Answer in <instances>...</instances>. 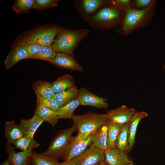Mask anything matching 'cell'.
<instances>
[{"label": "cell", "mask_w": 165, "mask_h": 165, "mask_svg": "<svg viewBox=\"0 0 165 165\" xmlns=\"http://www.w3.org/2000/svg\"><path fill=\"white\" fill-rule=\"evenodd\" d=\"M104 162L107 165H134V163L127 153L116 148L108 149L104 151Z\"/></svg>", "instance_id": "cell-11"}, {"label": "cell", "mask_w": 165, "mask_h": 165, "mask_svg": "<svg viewBox=\"0 0 165 165\" xmlns=\"http://www.w3.org/2000/svg\"><path fill=\"white\" fill-rule=\"evenodd\" d=\"M110 4L115 5L125 11L129 8H133L130 0H115L109 1Z\"/></svg>", "instance_id": "cell-34"}, {"label": "cell", "mask_w": 165, "mask_h": 165, "mask_svg": "<svg viewBox=\"0 0 165 165\" xmlns=\"http://www.w3.org/2000/svg\"><path fill=\"white\" fill-rule=\"evenodd\" d=\"M80 105L79 101L77 98L60 107L57 112L58 118L72 119L74 111Z\"/></svg>", "instance_id": "cell-25"}, {"label": "cell", "mask_w": 165, "mask_h": 165, "mask_svg": "<svg viewBox=\"0 0 165 165\" xmlns=\"http://www.w3.org/2000/svg\"><path fill=\"white\" fill-rule=\"evenodd\" d=\"M28 58L30 57L23 40L16 45L9 52L4 62L5 68L9 70L19 61Z\"/></svg>", "instance_id": "cell-9"}, {"label": "cell", "mask_w": 165, "mask_h": 165, "mask_svg": "<svg viewBox=\"0 0 165 165\" xmlns=\"http://www.w3.org/2000/svg\"><path fill=\"white\" fill-rule=\"evenodd\" d=\"M73 125L78 130L74 137L77 140L94 134L100 128L110 121L107 114L89 112L82 115L73 116Z\"/></svg>", "instance_id": "cell-2"}, {"label": "cell", "mask_w": 165, "mask_h": 165, "mask_svg": "<svg viewBox=\"0 0 165 165\" xmlns=\"http://www.w3.org/2000/svg\"><path fill=\"white\" fill-rule=\"evenodd\" d=\"M57 53L52 46H43L41 50L31 58L43 60L51 63L54 60Z\"/></svg>", "instance_id": "cell-27"}, {"label": "cell", "mask_w": 165, "mask_h": 165, "mask_svg": "<svg viewBox=\"0 0 165 165\" xmlns=\"http://www.w3.org/2000/svg\"><path fill=\"white\" fill-rule=\"evenodd\" d=\"M30 161L29 160L27 165H30Z\"/></svg>", "instance_id": "cell-39"}, {"label": "cell", "mask_w": 165, "mask_h": 165, "mask_svg": "<svg viewBox=\"0 0 165 165\" xmlns=\"http://www.w3.org/2000/svg\"><path fill=\"white\" fill-rule=\"evenodd\" d=\"M60 28L53 27L42 29L31 34L26 39L36 42L43 46H51Z\"/></svg>", "instance_id": "cell-8"}, {"label": "cell", "mask_w": 165, "mask_h": 165, "mask_svg": "<svg viewBox=\"0 0 165 165\" xmlns=\"http://www.w3.org/2000/svg\"><path fill=\"white\" fill-rule=\"evenodd\" d=\"M75 127L73 125L70 128L64 130L57 134L51 141L47 149L42 153L58 160H65L69 149L72 135Z\"/></svg>", "instance_id": "cell-5"}, {"label": "cell", "mask_w": 165, "mask_h": 165, "mask_svg": "<svg viewBox=\"0 0 165 165\" xmlns=\"http://www.w3.org/2000/svg\"><path fill=\"white\" fill-rule=\"evenodd\" d=\"M35 94L42 96L54 98L56 93L53 90L52 82L38 80L32 86Z\"/></svg>", "instance_id": "cell-19"}, {"label": "cell", "mask_w": 165, "mask_h": 165, "mask_svg": "<svg viewBox=\"0 0 165 165\" xmlns=\"http://www.w3.org/2000/svg\"><path fill=\"white\" fill-rule=\"evenodd\" d=\"M35 0H17L12 8L18 14L28 12L35 7Z\"/></svg>", "instance_id": "cell-29"}, {"label": "cell", "mask_w": 165, "mask_h": 165, "mask_svg": "<svg viewBox=\"0 0 165 165\" xmlns=\"http://www.w3.org/2000/svg\"><path fill=\"white\" fill-rule=\"evenodd\" d=\"M123 125L109 121L108 123L107 147L108 149L116 148V141Z\"/></svg>", "instance_id": "cell-23"}, {"label": "cell", "mask_w": 165, "mask_h": 165, "mask_svg": "<svg viewBox=\"0 0 165 165\" xmlns=\"http://www.w3.org/2000/svg\"><path fill=\"white\" fill-rule=\"evenodd\" d=\"M152 1V0H136L134 3L137 7L145 8L148 7Z\"/></svg>", "instance_id": "cell-35"}, {"label": "cell", "mask_w": 165, "mask_h": 165, "mask_svg": "<svg viewBox=\"0 0 165 165\" xmlns=\"http://www.w3.org/2000/svg\"><path fill=\"white\" fill-rule=\"evenodd\" d=\"M77 98L80 105L89 106L99 108H108L107 99L99 97L89 91L86 88L79 90Z\"/></svg>", "instance_id": "cell-7"}, {"label": "cell", "mask_w": 165, "mask_h": 165, "mask_svg": "<svg viewBox=\"0 0 165 165\" xmlns=\"http://www.w3.org/2000/svg\"><path fill=\"white\" fill-rule=\"evenodd\" d=\"M35 94L37 104L42 105L56 112L60 108L58 103L54 98L44 97L37 94Z\"/></svg>", "instance_id": "cell-31"}, {"label": "cell", "mask_w": 165, "mask_h": 165, "mask_svg": "<svg viewBox=\"0 0 165 165\" xmlns=\"http://www.w3.org/2000/svg\"><path fill=\"white\" fill-rule=\"evenodd\" d=\"M56 165H76L74 160L72 159L69 160H64L63 162L58 163Z\"/></svg>", "instance_id": "cell-36"}, {"label": "cell", "mask_w": 165, "mask_h": 165, "mask_svg": "<svg viewBox=\"0 0 165 165\" xmlns=\"http://www.w3.org/2000/svg\"><path fill=\"white\" fill-rule=\"evenodd\" d=\"M129 122L123 125L116 143V148L126 153L130 151L129 143Z\"/></svg>", "instance_id": "cell-24"}, {"label": "cell", "mask_w": 165, "mask_h": 165, "mask_svg": "<svg viewBox=\"0 0 165 165\" xmlns=\"http://www.w3.org/2000/svg\"><path fill=\"white\" fill-rule=\"evenodd\" d=\"M156 8V1L152 0L147 7L141 9H127L121 25L122 33L127 35L135 29L148 25L152 20Z\"/></svg>", "instance_id": "cell-1"}, {"label": "cell", "mask_w": 165, "mask_h": 165, "mask_svg": "<svg viewBox=\"0 0 165 165\" xmlns=\"http://www.w3.org/2000/svg\"><path fill=\"white\" fill-rule=\"evenodd\" d=\"M93 134L78 140L72 137L69 147L64 160H72L84 152L92 143Z\"/></svg>", "instance_id": "cell-12"}, {"label": "cell", "mask_w": 165, "mask_h": 165, "mask_svg": "<svg viewBox=\"0 0 165 165\" xmlns=\"http://www.w3.org/2000/svg\"><path fill=\"white\" fill-rule=\"evenodd\" d=\"M52 83L55 93L62 92L75 86L74 78L68 74L61 75Z\"/></svg>", "instance_id": "cell-21"}, {"label": "cell", "mask_w": 165, "mask_h": 165, "mask_svg": "<svg viewBox=\"0 0 165 165\" xmlns=\"http://www.w3.org/2000/svg\"><path fill=\"white\" fill-rule=\"evenodd\" d=\"M135 110L123 105L116 109L108 111L106 114L110 121L124 125L130 122Z\"/></svg>", "instance_id": "cell-10"}, {"label": "cell", "mask_w": 165, "mask_h": 165, "mask_svg": "<svg viewBox=\"0 0 165 165\" xmlns=\"http://www.w3.org/2000/svg\"><path fill=\"white\" fill-rule=\"evenodd\" d=\"M44 122L42 118L35 114L30 119H21L19 125L24 136L34 138L36 130Z\"/></svg>", "instance_id": "cell-15"}, {"label": "cell", "mask_w": 165, "mask_h": 165, "mask_svg": "<svg viewBox=\"0 0 165 165\" xmlns=\"http://www.w3.org/2000/svg\"><path fill=\"white\" fill-rule=\"evenodd\" d=\"M162 68L164 70H165V64L163 65L162 66Z\"/></svg>", "instance_id": "cell-40"}, {"label": "cell", "mask_w": 165, "mask_h": 165, "mask_svg": "<svg viewBox=\"0 0 165 165\" xmlns=\"http://www.w3.org/2000/svg\"><path fill=\"white\" fill-rule=\"evenodd\" d=\"M73 160L76 165H98L104 161V151L92 144L89 149Z\"/></svg>", "instance_id": "cell-6"}, {"label": "cell", "mask_w": 165, "mask_h": 165, "mask_svg": "<svg viewBox=\"0 0 165 165\" xmlns=\"http://www.w3.org/2000/svg\"><path fill=\"white\" fill-rule=\"evenodd\" d=\"M108 2L101 0H84L82 1V4L85 12L89 14L94 12L98 8L105 5Z\"/></svg>", "instance_id": "cell-30"}, {"label": "cell", "mask_w": 165, "mask_h": 165, "mask_svg": "<svg viewBox=\"0 0 165 165\" xmlns=\"http://www.w3.org/2000/svg\"><path fill=\"white\" fill-rule=\"evenodd\" d=\"M79 92V90L75 86L62 92L56 93L54 99L61 107L77 98Z\"/></svg>", "instance_id": "cell-22"}, {"label": "cell", "mask_w": 165, "mask_h": 165, "mask_svg": "<svg viewBox=\"0 0 165 165\" xmlns=\"http://www.w3.org/2000/svg\"><path fill=\"white\" fill-rule=\"evenodd\" d=\"M108 123L102 126L93 135L92 144L104 151L108 149Z\"/></svg>", "instance_id": "cell-18"}, {"label": "cell", "mask_w": 165, "mask_h": 165, "mask_svg": "<svg viewBox=\"0 0 165 165\" xmlns=\"http://www.w3.org/2000/svg\"><path fill=\"white\" fill-rule=\"evenodd\" d=\"M90 16L89 21L97 28L110 29L117 25H121L125 14V11L110 4Z\"/></svg>", "instance_id": "cell-4"}, {"label": "cell", "mask_w": 165, "mask_h": 165, "mask_svg": "<svg viewBox=\"0 0 165 165\" xmlns=\"http://www.w3.org/2000/svg\"><path fill=\"white\" fill-rule=\"evenodd\" d=\"M23 41L30 58L37 54L43 46L36 42L26 38Z\"/></svg>", "instance_id": "cell-32"}, {"label": "cell", "mask_w": 165, "mask_h": 165, "mask_svg": "<svg viewBox=\"0 0 165 165\" xmlns=\"http://www.w3.org/2000/svg\"><path fill=\"white\" fill-rule=\"evenodd\" d=\"M98 165H107L104 161L101 162Z\"/></svg>", "instance_id": "cell-38"}, {"label": "cell", "mask_w": 165, "mask_h": 165, "mask_svg": "<svg viewBox=\"0 0 165 165\" xmlns=\"http://www.w3.org/2000/svg\"><path fill=\"white\" fill-rule=\"evenodd\" d=\"M60 68L82 72L83 69L73 57V55L62 53H57L51 63Z\"/></svg>", "instance_id": "cell-13"}, {"label": "cell", "mask_w": 165, "mask_h": 165, "mask_svg": "<svg viewBox=\"0 0 165 165\" xmlns=\"http://www.w3.org/2000/svg\"><path fill=\"white\" fill-rule=\"evenodd\" d=\"M89 33L87 29L72 30L60 28L52 46L57 53L73 55L79 43Z\"/></svg>", "instance_id": "cell-3"}, {"label": "cell", "mask_w": 165, "mask_h": 165, "mask_svg": "<svg viewBox=\"0 0 165 165\" xmlns=\"http://www.w3.org/2000/svg\"><path fill=\"white\" fill-rule=\"evenodd\" d=\"M5 136L8 143L13 144L24 136L19 125L13 121H7L5 123Z\"/></svg>", "instance_id": "cell-17"}, {"label": "cell", "mask_w": 165, "mask_h": 165, "mask_svg": "<svg viewBox=\"0 0 165 165\" xmlns=\"http://www.w3.org/2000/svg\"><path fill=\"white\" fill-rule=\"evenodd\" d=\"M13 144L16 148L20 149L22 151L32 150L33 148L39 146V144L34 138H29L24 136Z\"/></svg>", "instance_id": "cell-28"}, {"label": "cell", "mask_w": 165, "mask_h": 165, "mask_svg": "<svg viewBox=\"0 0 165 165\" xmlns=\"http://www.w3.org/2000/svg\"><path fill=\"white\" fill-rule=\"evenodd\" d=\"M35 114L52 126L55 125L59 119L57 112L40 104L37 105Z\"/></svg>", "instance_id": "cell-20"}, {"label": "cell", "mask_w": 165, "mask_h": 165, "mask_svg": "<svg viewBox=\"0 0 165 165\" xmlns=\"http://www.w3.org/2000/svg\"><path fill=\"white\" fill-rule=\"evenodd\" d=\"M148 113L145 111H136L129 122L128 127L129 143L130 150L135 144L137 129L140 121L147 117Z\"/></svg>", "instance_id": "cell-16"}, {"label": "cell", "mask_w": 165, "mask_h": 165, "mask_svg": "<svg viewBox=\"0 0 165 165\" xmlns=\"http://www.w3.org/2000/svg\"><path fill=\"white\" fill-rule=\"evenodd\" d=\"M1 165H12L9 161L7 159L4 162H3Z\"/></svg>", "instance_id": "cell-37"}, {"label": "cell", "mask_w": 165, "mask_h": 165, "mask_svg": "<svg viewBox=\"0 0 165 165\" xmlns=\"http://www.w3.org/2000/svg\"><path fill=\"white\" fill-rule=\"evenodd\" d=\"M58 1L56 0H35L34 9L41 10L57 6Z\"/></svg>", "instance_id": "cell-33"}, {"label": "cell", "mask_w": 165, "mask_h": 165, "mask_svg": "<svg viewBox=\"0 0 165 165\" xmlns=\"http://www.w3.org/2000/svg\"><path fill=\"white\" fill-rule=\"evenodd\" d=\"M15 147L7 142L5 150L8 154L7 159L12 165H27L32 150L19 152L15 151Z\"/></svg>", "instance_id": "cell-14"}, {"label": "cell", "mask_w": 165, "mask_h": 165, "mask_svg": "<svg viewBox=\"0 0 165 165\" xmlns=\"http://www.w3.org/2000/svg\"><path fill=\"white\" fill-rule=\"evenodd\" d=\"M33 165H56L58 160L32 150L30 157Z\"/></svg>", "instance_id": "cell-26"}]
</instances>
